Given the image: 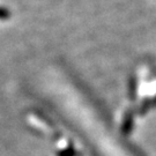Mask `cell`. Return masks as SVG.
<instances>
[{"instance_id":"6da1fadb","label":"cell","mask_w":156,"mask_h":156,"mask_svg":"<svg viewBox=\"0 0 156 156\" xmlns=\"http://www.w3.org/2000/svg\"><path fill=\"white\" fill-rule=\"evenodd\" d=\"M8 16H9L8 11L5 9V8H1V7H0V19H7Z\"/></svg>"}]
</instances>
